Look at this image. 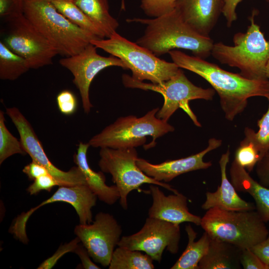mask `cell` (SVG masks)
Segmentation results:
<instances>
[{
	"instance_id": "cell-37",
	"label": "cell",
	"mask_w": 269,
	"mask_h": 269,
	"mask_svg": "<svg viewBox=\"0 0 269 269\" xmlns=\"http://www.w3.org/2000/svg\"><path fill=\"white\" fill-rule=\"evenodd\" d=\"M256 172L259 182L269 188V150L257 163Z\"/></svg>"
},
{
	"instance_id": "cell-11",
	"label": "cell",
	"mask_w": 269,
	"mask_h": 269,
	"mask_svg": "<svg viewBox=\"0 0 269 269\" xmlns=\"http://www.w3.org/2000/svg\"><path fill=\"white\" fill-rule=\"evenodd\" d=\"M180 240L179 225L148 217L139 231L123 236L118 246L144 252L160 263L165 249L172 254L178 252Z\"/></svg>"
},
{
	"instance_id": "cell-42",
	"label": "cell",
	"mask_w": 269,
	"mask_h": 269,
	"mask_svg": "<svg viewBox=\"0 0 269 269\" xmlns=\"http://www.w3.org/2000/svg\"><path fill=\"white\" fill-rule=\"evenodd\" d=\"M266 74L267 78L269 80V60L267 65Z\"/></svg>"
},
{
	"instance_id": "cell-16",
	"label": "cell",
	"mask_w": 269,
	"mask_h": 269,
	"mask_svg": "<svg viewBox=\"0 0 269 269\" xmlns=\"http://www.w3.org/2000/svg\"><path fill=\"white\" fill-rule=\"evenodd\" d=\"M221 144V139L211 138L205 149L188 157L169 160L159 164H152L145 159L138 157L136 164L148 176L158 181L167 183L183 173L211 167L212 162L204 161L203 158L207 153L220 147Z\"/></svg>"
},
{
	"instance_id": "cell-22",
	"label": "cell",
	"mask_w": 269,
	"mask_h": 269,
	"mask_svg": "<svg viewBox=\"0 0 269 269\" xmlns=\"http://www.w3.org/2000/svg\"><path fill=\"white\" fill-rule=\"evenodd\" d=\"M242 250L228 242L210 238L207 254L198 264V269H241Z\"/></svg>"
},
{
	"instance_id": "cell-15",
	"label": "cell",
	"mask_w": 269,
	"mask_h": 269,
	"mask_svg": "<svg viewBox=\"0 0 269 269\" xmlns=\"http://www.w3.org/2000/svg\"><path fill=\"white\" fill-rule=\"evenodd\" d=\"M6 114L15 126L23 149L32 160L46 167L62 186L87 183L85 176L78 166L73 167L69 170L65 171L59 169L50 161L30 123L18 108L15 107L6 108Z\"/></svg>"
},
{
	"instance_id": "cell-18",
	"label": "cell",
	"mask_w": 269,
	"mask_h": 269,
	"mask_svg": "<svg viewBox=\"0 0 269 269\" xmlns=\"http://www.w3.org/2000/svg\"><path fill=\"white\" fill-rule=\"evenodd\" d=\"M224 5V0H178L175 8L184 21L205 37L216 25Z\"/></svg>"
},
{
	"instance_id": "cell-23",
	"label": "cell",
	"mask_w": 269,
	"mask_h": 269,
	"mask_svg": "<svg viewBox=\"0 0 269 269\" xmlns=\"http://www.w3.org/2000/svg\"><path fill=\"white\" fill-rule=\"evenodd\" d=\"M188 237V244L185 250L171 269H198V264L207 254L210 242V237L204 232L197 241V233L190 225L185 227Z\"/></svg>"
},
{
	"instance_id": "cell-3",
	"label": "cell",
	"mask_w": 269,
	"mask_h": 269,
	"mask_svg": "<svg viewBox=\"0 0 269 269\" xmlns=\"http://www.w3.org/2000/svg\"><path fill=\"white\" fill-rule=\"evenodd\" d=\"M23 14L58 51L66 57L81 52L99 39L76 25L47 0H23Z\"/></svg>"
},
{
	"instance_id": "cell-7",
	"label": "cell",
	"mask_w": 269,
	"mask_h": 269,
	"mask_svg": "<svg viewBox=\"0 0 269 269\" xmlns=\"http://www.w3.org/2000/svg\"><path fill=\"white\" fill-rule=\"evenodd\" d=\"M159 109H153L139 118L134 115L120 117L92 137L88 143L91 146L100 148H135L143 145L146 137L150 136L152 140L149 148L151 144L154 146L157 138L174 131L167 121L156 117Z\"/></svg>"
},
{
	"instance_id": "cell-9",
	"label": "cell",
	"mask_w": 269,
	"mask_h": 269,
	"mask_svg": "<svg viewBox=\"0 0 269 269\" xmlns=\"http://www.w3.org/2000/svg\"><path fill=\"white\" fill-rule=\"evenodd\" d=\"M98 165L103 172L111 174L119 189L122 208L128 209V196L134 190H139L143 184H155L173 193L179 192L168 183L158 181L142 172L136 164L138 158L135 148L115 149L101 148Z\"/></svg>"
},
{
	"instance_id": "cell-17",
	"label": "cell",
	"mask_w": 269,
	"mask_h": 269,
	"mask_svg": "<svg viewBox=\"0 0 269 269\" xmlns=\"http://www.w3.org/2000/svg\"><path fill=\"white\" fill-rule=\"evenodd\" d=\"M152 203L148 212L149 217L180 225L184 222L200 225L201 218L189 211L187 198L181 193L165 195L158 185L150 184Z\"/></svg>"
},
{
	"instance_id": "cell-21",
	"label": "cell",
	"mask_w": 269,
	"mask_h": 269,
	"mask_svg": "<svg viewBox=\"0 0 269 269\" xmlns=\"http://www.w3.org/2000/svg\"><path fill=\"white\" fill-rule=\"evenodd\" d=\"M90 146L89 143L80 142L74 161L84 174L87 184L101 201L108 205L114 204L120 198L118 188L116 185L108 186L103 172H96L89 166L87 153Z\"/></svg>"
},
{
	"instance_id": "cell-26",
	"label": "cell",
	"mask_w": 269,
	"mask_h": 269,
	"mask_svg": "<svg viewBox=\"0 0 269 269\" xmlns=\"http://www.w3.org/2000/svg\"><path fill=\"white\" fill-rule=\"evenodd\" d=\"M30 69L27 61L0 42V79L13 81Z\"/></svg>"
},
{
	"instance_id": "cell-39",
	"label": "cell",
	"mask_w": 269,
	"mask_h": 269,
	"mask_svg": "<svg viewBox=\"0 0 269 269\" xmlns=\"http://www.w3.org/2000/svg\"><path fill=\"white\" fill-rule=\"evenodd\" d=\"M22 171L31 180H34L42 175L49 173L46 167L33 160L25 165L22 169Z\"/></svg>"
},
{
	"instance_id": "cell-10",
	"label": "cell",
	"mask_w": 269,
	"mask_h": 269,
	"mask_svg": "<svg viewBox=\"0 0 269 269\" xmlns=\"http://www.w3.org/2000/svg\"><path fill=\"white\" fill-rule=\"evenodd\" d=\"M4 43L22 57L30 69H37L52 63L58 51L37 30L23 13L4 19Z\"/></svg>"
},
{
	"instance_id": "cell-14",
	"label": "cell",
	"mask_w": 269,
	"mask_h": 269,
	"mask_svg": "<svg viewBox=\"0 0 269 269\" xmlns=\"http://www.w3.org/2000/svg\"><path fill=\"white\" fill-rule=\"evenodd\" d=\"M97 198L96 195L87 183L60 186L50 198L27 212H22L18 216L9 231L19 241L27 244L28 239L26 226L30 216L43 206L56 202H64L71 205L79 217L80 224H90L93 222L92 208L95 206Z\"/></svg>"
},
{
	"instance_id": "cell-20",
	"label": "cell",
	"mask_w": 269,
	"mask_h": 269,
	"mask_svg": "<svg viewBox=\"0 0 269 269\" xmlns=\"http://www.w3.org/2000/svg\"><path fill=\"white\" fill-rule=\"evenodd\" d=\"M230 181L238 192L248 193L255 201L256 210L265 222L269 221V188L255 180L234 159L229 170Z\"/></svg>"
},
{
	"instance_id": "cell-36",
	"label": "cell",
	"mask_w": 269,
	"mask_h": 269,
	"mask_svg": "<svg viewBox=\"0 0 269 269\" xmlns=\"http://www.w3.org/2000/svg\"><path fill=\"white\" fill-rule=\"evenodd\" d=\"M240 262L244 269H269V266L263 263L250 249L242 250Z\"/></svg>"
},
{
	"instance_id": "cell-30",
	"label": "cell",
	"mask_w": 269,
	"mask_h": 269,
	"mask_svg": "<svg viewBox=\"0 0 269 269\" xmlns=\"http://www.w3.org/2000/svg\"><path fill=\"white\" fill-rule=\"evenodd\" d=\"M260 158V152L254 143L245 137L235 151L234 160L249 173Z\"/></svg>"
},
{
	"instance_id": "cell-4",
	"label": "cell",
	"mask_w": 269,
	"mask_h": 269,
	"mask_svg": "<svg viewBox=\"0 0 269 269\" xmlns=\"http://www.w3.org/2000/svg\"><path fill=\"white\" fill-rule=\"evenodd\" d=\"M255 12L249 18L250 24L245 32H238L234 45L214 43L211 55L221 64L238 68L244 77L251 80L266 79L269 60V41L255 21Z\"/></svg>"
},
{
	"instance_id": "cell-29",
	"label": "cell",
	"mask_w": 269,
	"mask_h": 269,
	"mask_svg": "<svg viewBox=\"0 0 269 269\" xmlns=\"http://www.w3.org/2000/svg\"><path fill=\"white\" fill-rule=\"evenodd\" d=\"M266 98L269 101L268 109L258 121V131L255 132L249 127H246L244 130L245 137L254 143L260 152L261 158L269 150V94Z\"/></svg>"
},
{
	"instance_id": "cell-6",
	"label": "cell",
	"mask_w": 269,
	"mask_h": 269,
	"mask_svg": "<svg viewBox=\"0 0 269 269\" xmlns=\"http://www.w3.org/2000/svg\"><path fill=\"white\" fill-rule=\"evenodd\" d=\"M91 43L120 59L126 69L131 70L132 78L136 81L146 80L152 83H161L174 76L180 69L174 62L159 58L146 48L117 32L106 39H93Z\"/></svg>"
},
{
	"instance_id": "cell-34",
	"label": "cell",
	"mask_w": 269,
	"mask_h": 269,
	"mask_svg": "<svg viewBox=\"0 0 269 269\" xmlns=\"http://www.w3.org/2000/svg\"><path fill=\"white\" fill-rule=\"evenodd\" d=\"M55 186H62L61 183L50 173L42 175L35 180L27 189L31 195H35L42 190L50 191Z\"/></svg>"
},
{
	"instance_id": "cell-33",
	"label": "cell",
	"mask_w": 269,
	"mask_h": 269,
	"mask_svg": "<svg viewBox=\"0 0 269 269\" xmlns=\"http://www.w3.org/2000/svg\"><path fill=\"white\" fill-rule=\"evenodd\" d=\"M80 239L76 237L70 242L61 245L55 253L51 257L44 261L37 268L38 269H50L53 267L62 256L69 252H74L75 249L80 243Z\"/></svg>"
},
{
	"instance_id": "cell-27",
	"label": "cell",
	"mask_w": 269,
	"mask_h": 269,
	"mask_svg": "<svg viewBox=\"0 0 269 269\" xmlns=\"http://www.w3.org/2000/svg\"><path fill=\"white\" fill-rule=\"evenodd\" d=\"M57 10L71 22L99 39L106 37L104 33L73 2L68 0L50 1Z\"/></svg>"
},
{
	"instance_id": "cell-8",
	"label": "cell",
	"mask_w": 269,
	"mask_h": 269,
	"mask_svg": "<svg viewBox=\"0 0 269 269\" xmlns=\"http://www.w3.org/2000/svg\"><path fill=\"white\" fill-rule=\"evenodd\" d=\"M122 80L126 87L151 90L163 96L164 103L156 114L157 118L167 122L174 113L181 108L199 127L201 125L190 108L189 101L195 99L211 100L216 93L213 88L204 89L193 84L181 68L174 76L161 83H145L135 80L126 74L123 75Z\"/></svg>"
},
{
	"instance_id": "cell-5",
	"label": "cell",
	"mask_w": 269,
	"mask_h": 269,
	"mask_svg": "<svg viewBox=\"0 0 269 269\" xmlns=\"http://www.w3.org/2000/svg\"><path fill=\"white\" fill-rule=\"evenodd\" d=\"M200 226L211 238L232 244L241 250L251 249L269 234L265 222L256 210L210 208L201 218Z\"/></svg>"
},
{
	"instance_id": "cell-45",
	"label": "cell",
	"mask_w": 269,
	"mask_h": 269,
	"mask_svg": "<svg viewBox=\"0 0 269 269\" xmlns=\"http://www.w3.org/2000/svg\"><path fill=\"white\" fill-rule=\"evenodd\" d=\"M266 1L269 4V0H266Z\"/></svg>"
},
{
	"instance_id": "cell-35",
	"label": "cell",
	"mask_w": 269,
	"mask_h": 269,
	"mask_svg": "<svg viewBox=\"0 0 269 269\" xmlns=\"http://www.w3.org/2000/svg\"><path fill=\"white\" fill-rule=\"evenodd\" d=\"M23 0H0V16L6 19L23 13Z\"/></svg>"
},
{
	"instance_id": "cell-19",
	"label": "cell",
	"mask_w": 269,
	"mask_h": 269,
	"mask_svg": "<svg viewBox=\"0 0 269 269\" xmlns=\"http://www.w3.org/2000/svg\"><path fill=\"white\" fill-rule=\"evenodd\" d=\"M230 150L222 154L219 161L221 171V184L215 192H207L206 200L202 205V208L208 210L218 208L231 211H245L256 210L252 203L241 198L234 186L227 176V166L229 162Z\"/></svg>"
},
{
	"instance_id": "cell-41",
	"label": "cell",
	"mask_w": 269,
	"mask_h": 269,
	"mask_svg": "<svg viewBox=\"0 0 269 269\" xmlns=\"http://www.w3.org/2000/svg\"><path fill=\"white\" fill-rule=\"evenodd\" d=\"M74 252L79 257L82 267L85 269H100L97 265L92 261L90 256L83 245L79 244Z\"/></svg>"
},
{
	"instance_id": "cell-28",
	"label": "cell",
	"mask_w": 269,
	"mask_h": 269,
	"mask_svg": "<svg viewBox=\"0 0 269 269\" xmlns=\"http://www.w3.org/2000/svg\"><path fill=\"white\" fill-rule=\"evenodd\" d=\"M4 112L0 111V164L9 157L15 154H27L20 140L14 136L5 124Z\"/></svg>"
},
{
	"instance_id": "cell-44",
	"label": "cell",
	"mask_w": 269,
	"mask_h": 269,
	"mask_svg": "<svg viewBox=\"0 0 269 269\" xmlns=\"http://www.w3.org/2000/svg\"><path fill=\"white\" fill-rule=\"evenodd\" d=\"M49 1H52V0H68V1H73L74 0H47Z\"/></svg>"
},
{
	"instance_id": "cell-32",
	"label": "cell",
	"mask_w": 269,
	"mask_h": 269,
	"mask_svg": "<svg viewBox=\"0 0 269 269\" xmlns=\"http://www.w3.org/2000/svg\"><path fill=\"white\" fill-rule=\"evenodd\" d=\"M56 101L60 112L69 116L75 113L77 109V100L75 95L68 90L61 91L57 96Z\"/></svg>"
},
{
	"instance_id": "cell-43",
	"label": "cell",
	"mask_w": 269,
	"mask_h": 269,
	"mask_svg": "<svg viewBox=\"0 0 269 269\" xmlns=\"http://www.w3.org/2000/svg\"><path fill=\"white\" fill-rule=\"evenodd\" d=\"M121 8L122 10H126V6H125V0H121Z\"/></svg>"
},
{
	"instance_id": "cell-38",
	"label": "cell",
	"mask_w": 269,
	"mask_h": 269,
	"mask_svg": "<svg viewBox=\"0 0 269 269\" xmlns=\"http://www.w3.org/2000/svg\"><path fill=\"white\" fill-rule=\"evenodd\" d=\"M242 0H224L222 14L226 20L228 27H231L237 19L236 8Z\"/></svg>"
},
{
	"instance_id": "cell-12",
	"label": "cell",
	"mask_w": 269,
	"mask_h": 269,
	"mask_svg": "<svg viewBox=\"0 0 269 269\" xmlns=\"http://www.w3.org/2000/svg\"><path fill=\"white\" fill-rule=\"evenodd\" d=\"M122 232V227L115 218L102 212L96 214L92 223L79 224L74 229L75 234L91 258L104 267H109Z\"/></svg>"
},
{
	"instance_id": "cell-24",
	"label": "cell",
	"mask_w": 269,
	"mask_h": 269,
	"mask_svg": "<svg viewBox=\"0 0 269 269\" xmlns=\"http://www.w3.org/2000/svg\"><path fill=\"white\" fill-rule=\"evenodd\" d=\"M73 2L101 29L106 38L116 32L119 23L109 12L108 0H74Z\"/></svg>"
},
{
	"instance_id": "cell-2",
	"label": "cell",
	"mask_w": 269,
	"mask_h": 269,
	"mask_svg": "<svg viewBox=\"0 0 269 269\" xmlns=\"http://www.w3.org/2000/svg\"><path fill=\"white\" fill-rule=\"evenodd\" d=\"M127 21L146 26L143 34L135 42L157 57L176 48L190 50L195 56L204 59L211 54L213 40L194 31L176 8L156 17L129 18Z\"/></svg>"
},
{
	"instance_id": "cell-1",
	"label": "cell",
	"mask_w": 269,
	"mask_h": 269,
	"mask_svg": "<svg viewBox=\"0 0 269 269\" xmlns=\"http://www.w3.org/2000/svg\"><path fill=\"white\" fill-rule=\"evenodd\" d=\"M180 68L190 71L206 80L218 94L225 118L233 121L243 112L249 98L269 94V80H251L241 75L226 71L204 59L188 55L177 50L168 53Z\"/></svg>"
},
{
	"instance_id": "cell-13",
	"label": "cell",
	"mask_w": 269,
	"mask_h": 269,
	"mask_svg": "<svg viewBox=\"0 0 269 269\" xmlns=\"http://www.w3.org/2000/svg\"><path fill=\"white\" fill-rule=\"evenodd\" d=\"M96 48L90 43L80 53L59 60L60 65L73 76V82L80 92L85 113H89L93 107L90 100L89 89L95 76L104 69L111 66L126 69L120 59L113 55L102 56L98 54Z\"/></svg>"
},
{
	"instance_id": "cell-31",
	"label": "cell",
	"mask_w": 269,
	"mask_h": 269,
	"mask_svg": "<svg viewBox=\"0 0 269 269\" xmlns=\"http://www.w3.org/2000/svg\"><path fill=\"white\" fill-rule=\"evenodd\" d=\"M177 1L178 0H141L140 7L147 16L154 18L174 10Z\"/></svg>"
},
{
	"instance_id": "cell-40",
	"label": "cell",
	"mask_w": 269,
	"mask_h": 269,
	"mask_svg": "<svg viewBox=\"0 0 269 269\" xmlns=\"http://www.w3.org/2000/svg\"><path fill=\"white\" fill-rule=\"evenodd\" d=\"M250 249L263 263L269 266V234L265 240Z\"/></svg>"
},
{
	"instance_id": "cell-25",
	"label": "cell",
	"mask_w": 269,
	"mask_h": 269,
	"mask_svg": "<svg viewBox=\"0 0 269 269\" xmlns=\"http://www.w3.org/2000/svg\"><path fill=\"white\" fill-rule=\"evenodd\" d=\"M153 259L141 251L119 247L113 254L109 269H153Z\"/></svg>"
}]
</instances>
